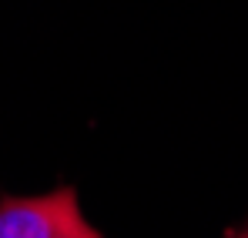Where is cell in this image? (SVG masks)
<instances>
[{
  "instance_id": "cell-1",
  "label": "cell",
  "mask_w": 248,
  "mask_h": 238,
  "mask_svg": "<svg viewBox=\"0 0 248 238\" xmlns=\"http://www.w3.org/2000/svg\"><path fill=\"white\" fill-rule=\"evenodd\" d=\"M74 215H81V208L71 188H57L37 198H3L0 201V238H50Z\"/></svg>"
},
{
  "instance_id": "cell-3",
  "label": "cell",
  "mask_w": 248,
  "mask_h": 238,
  "mask_svg": "<svg viewBox=\"0 0 248 238\" xmlns=\"http://www.w3.org/2000/svg\"><path fill=\"white\" fill-rule=\"evenodd\" d=\"M238 238H248V232H245V235H238Z\"/></svg>"
},
{
  "instance_id": "cell-2",
  "label": "cell",
  "mask_w": 248,
  "mask_h": 238,
  "mask_svg": "<svg viewBox=\"0 0 248 238\" xmlns=\"http://www.w3.org/2000/svg\"><path fill=\"white\" fill-rule=\"evenodd\" d=\"M50 238H101V232H94V228L84 222V215H74L67 225H61Z\"/></svg>"
}]
</instances>
